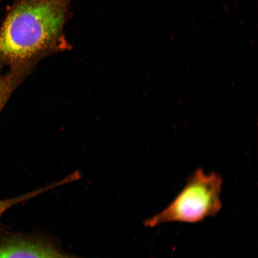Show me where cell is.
Returning a JSON list of instances; mask_svg holds the SVG:
<instances>
[{
    "label": "cell",
    "mask_w": 258,
    "mask_h": 258,
    "mask_svg": "<svg viewBox=\"0 0 258 258\" xmlns=\"http://www.w3.org/2000/svg\"><path fill=\"white\" fill-rule=\"evenodd\" d=\"M73 0H15L0 28V64L35 66L72 49L64 29Z\"/></svg>",
    "instance_id": "6da1fadb"
},
{
    "label": "cell",
    "mask_w": 258,
    "mask_h": 258,
    "mask_svg": "<svg viewBox=\"0 0 258 258\" xmlns=\"http://www.w3.org/2000/svg\"><path fill=\"white\" fill-rule=\"evenodd\" d=\"M222 183L220 174L197 169L172 202L145 221V227L154 228L170 222L195 224L215 217L222 208Z\"/></svg>",
    "instance_id": "7a4b0ae2"
},
{
    "label": "cell",
    "mask_w": 258,
    "mask_h": 258,
    "mask_svg": "<svg viewBox=\"0 0 258 258\" xmlns=\"http://www.w3.org/2000/svg\"><path fill=\"white\" fill-rule=\"evenodd\" d=\"M0 258H82L63 252L47 239L18 237L0 242Z\"/></svg>",
    "instance_id": "3957f363"
},
{
    "label": "cell",
    "mask_w": 258,
    "mask_h": 258,
    "mask_svg": "<svg viewBox=\"0 0 258 258\" xmlns=\"http://www.w3.org/2000/svg\"><path fill=\"white\" fill-rule=\"evenodd\" d=\"M34 67L33 64H21L12 67L11 71L8 73L0 74V111L13 92L30 74Z\"/></svg>",
    "instance_id": "277c9868"
},
{
    "label": "cell",
    "mask_w": 258,
    "mask_h": 258,
    "mask_svg": "<svg viewBox=\"0 0 258 258\" xmlns=\"http://www.w3.org/2000/svg\"><path fill=\"white\" fill-rule=\"evenodd\" d=\"M67 181L66 179H62L59 181L50 183L49 185L37 188L30 192L26 193L25 195L4 201H0V218L4 213L9 209L16 205L19 204L25 201H28L32 198L37 197L41 194L48 191V190L55 188L56 187L67 184Z\"/></svg>",
    "instance_id": "5b68a950"
}]
</instances>
